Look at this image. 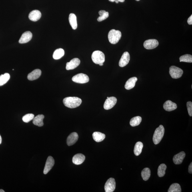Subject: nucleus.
<instances>
[{
    "mask_svg": "<svg viewBox=\"0 0 192 192\" xmlns=\"http://www.w3.org/2000/svg\"><path fill=\"white\" fill-rule=\"evenodd\" d=\"M63 103L66 107L69 108H75L81 104L82 100L77 97H68L64 99Z\"/></svg>",
    "mask_w": 192,
    "mask_h": 192,
    "instance_id": "f257e3e1",
    "label": "nucleus"
},
{
    "mask_svg": "<svg viewBox=\"0 0 192 192\" xmlns=\"http://www.w3.org/2000/svg\"><path fill=\"white\" fill-rule=\"evenodd\" d=\"M122 36L120 31L112 29L109 32L108 38L110 43L113 44H117L120 40Z\"/></svg>",
    "mask_w": 192,
    "mask_h": 192,
    "instance_id": "f03ea898",
    "label": "nucleus"
},
{
    "mask_svg": "<svg viewBox=\"0 0 192 192\" xmlns=\"http://www.w3.org/2000/svg\"><path fill=\"white\" fill-rule=\"evenodd\" d=\"M165 132V128L163 125H160L156 129L153 138V142L155 145H157L160 142L163 137Z\"/></svg>",
    "mask_w": 192,
    "mask_h": 192,
    "instance_id": "7ed1b4c3",
    "label": "nucleus"
},
{
    "mask_svg": "<svg viewBox=\"0 0 192 192\" xmlns=\"http://www.w3.org/2000/svg\"><path fill=\"white\" fill-rule=\"evenodd\" d=\"M91 59L94 63L98 65L103 63L105 61V56L102 52L100 51H94L91 55Z\"/></svg>",
    "mask_w": 192,
    "mask_h": 192,
    "instance_id": "20e7f679",
    "label": "nucleus"
},
{
    "mask_svg": "<svg viewBox=\"0 0 192 192\" xmlns=\"http://www.w3.org/2000/svg\"><path fill=\"white\" fill-rule=\"evenodd\" d=\"M183 73V70L175 66H171L170 67L169 74L173 79H178L181 78Z\"/></svg>",
    "mask_w": 192,
    "mask_h": 192,
    "instance_id": "39448f33",
    "label": "nucleus"
},
{
    "mask_svg": "<svg viewBox=\"0 0 192 192\" xmlns=\"http://www.w3.org/2000/svg\"><path fill=\"white\" fill-rule=\"evenodd\" d=\"M72 80L75 83L84 84L88 83L89 79L87 75L83 73H79L74 76Z\"/></svg>",
    "mask_w": 192,
    "mask_h": 192,
    "instance_id": "423d86ee",
    "label": "nucleus"
},
{
    "mask_svg": "<svg viewBox=\"0 0 192 192\" xmlns=\"http://www.w3.org/2000/svg\"><path fill=\"white\" fill-rule=\"evenodd\" d=\"M116 188L115 180L113 178H110L105 184L104 189L106 192H113Z\"/></svg>",
    "mask_w": 192,
    "mask_h": 192,
    "instance_id": "0eeeda50",
    "label": "nucleus"
},
{
    "mask_svg": "<svg viewBox=\"0 0 192 192\" xmlns=\"http://www.w3.org/2000/svg\"><path fill=\"white\" fill-rule=\"evenodd\" d=\"M158 45V41L156 39L148 40L145 41L143 43L144 47L147 50L155 49Z\"/></svg>",
    "mask_w": 192,
    "mask_h": 192,
    "instance_id": "6e6552de",
    "label": "nucleus"
},
{
    "mask_svg": "<svg viewBox=\"0 0 192 192\" xmlns=\"http://www.w3.org/2000/svg\"><path fill=\"white\" fill-rule=\"evenodd\" d=\"M117 99L115 97H109L106 100L104 104V109L106 110L110 109L114 107L117 104Z\"/></svg>",
    "mask_w": 192,
    "mask_h": 192,
    "instance_id": "1a4fd4ad",
    "label": "nucleus"
},
{
    "mask_svg": "<svg viewBox=\"0 0 192 192\" xmlns=\"http://www.w3.org/2000/svg\"><path fill=\"white\" fill-rule=\"evenodd\" d=\"M55 164V160L53 158L50 156L48 157L46 162L44 169L43 170V173L46 174L53 167Z\"/></svg>",
    "mask_w": 192,
    "mask_h": 192,
    "instance_id": "9d476101",
    "label": "nucleus"
},
{
    "mask_svg": "<svg viewBox=\"0 0 192 192\" xmlns=\"http://www.w3.org/2000/svg\"><path fill=\"white\" fill-rule=\"evenodd\" d=\"M81 61L80 59L78 58H75L66 64V69L67 70H72L75 69L78 66L80 65Z\"/></svg>",
    "mask_w": 192,
    "mask_h": 192,
    "instance_id": "9b49d317",
    "label": "nucleus"
},
{
    "mask_svg": "<svg viewBox=\"0 0 192 192\" xmlns=\"http://www.w3.org/2000/svg\"><path fill=\"white\" fill-rule=\"evenodd\" d=\"M130 60V55L127 52H125L123 54L120 59L119 66L120 67H123L126 66Z\"/></svg>",
    "mask_w": 192,
    "mask_h": 192,
    "instance_id": "f8f14e48",
    "label": "nucleus"
},
{
    "mask_svg": "<svg viewBox=\"0 0 192 192\" xmlns=\"http://www.w3.org/2000/svg\"><path fill=\"white\" fill-rule=\"evenodd\" d=\"M32 34L29 31H26L21 36L19 40L20 43H25L31 40L32 38Z\"/></svg>",
    "mask_w": 192,
    "mask_h": 192,
    "instance_id": "ddd939ff",
    "label": "nucleus"
},
{
    "mask_svg": "<svg viewBox=\"0 0 192 192\" xmlns=\"http://www.w3.org/2000/svg\"><path fill=\"white\" fill-rule=\"evenodd\" d=\"M41 17L40 11L38 10H35L32 11L29 14V18L30 20L33 21H37L39 20Z\"/></svg>",
    "mask_w": 192,
    "mask_h": 192,
    "instance_id": "4468645a",
    "label": "nucleus"
},
{
    "mask_svg": "<svg viewBox=\"0 0 192 192\" xmlns=\"http://www.w3.org/2000/svg\"><path fill=\"white\" fill-rule=\"evenodd\" d=\"M163 108L165 110L171 111L177 109V104L171 101H167L165 102L163 105Z\"/></svg>",
    "mask_w": 192,
    "mask_h": 192,
    "instance_id": "2eb2a0df",
    "label": "nucleus"
},
{
    "mask_svg": "<svg viewBox=\"0 0 192 192\" xmlns=\"http://www.w3.org/2000/svg\"><path fill=\"white\" fill-rule=\"evenodd\" d=\"M78 135L76 133H73L70 134L68 136L67 143L69 146H71L74 145L78 141Z\"/></svg>",
    "mask_w": 192,
    "mask_h": 192,
    "instance_id": "dca6fc26",
    "label": "nucleus"
},
{
    "mask_svg": "<svg viewBox=\"0 0 192 192\" xmlns=\"http://www.w3.org/2000/svg\"><path fill=\"white\" fill-rule=\"evenodd\" d=\"M85 156L83 154L79 153L74 155L72 158L73 163L75 165H79L83 163L85 161Z\"/></svg>",
    "mask_w": 192,
    "mask_h": 192,
    "instance_id": "f3484780",
    "label": "nucleus"
},
{
    "mask_svg": "<svg viewBox=\"0 0 192 192\" xmlns=\"http://www.w3.org/2000/svg\"><path fill=\"white\" fill-rule=\"evenodd\" d=\"M185 153L184 152H181L174 156L173 158V161L175 165H180L181 164L185 157Z\"/></svg>",
    "mask_w": 192,
    "mask_h": 192,
    "instance_id": "a211bd4d",
    "label": "nucleus"
},
{
    "mask_svg": "<svg viewBox=\"0 0 192 192\" xmlns=\"http://www.w3.org/2000/svg\"><path fill=\"white\" fill-rule=\"evenodd\" d=\"M41 71L39 69H36L28 74L27 78L30 81H34L37 79L40 76Z\"/></svg>",
    "mask_w": 192,
    "mask_h": 192,
    "instance_id": "6ab92c4d",
    "label": "nucleus"
},
{
    "mask_svg": "<svg viewBox=\"0 0 192 192\" xmlns=\"http://www.w3.org/2000/svg\"><path fill=\"white\" fill-rule=\"evenodd\" d=\"M137 81V77H133L128 79L125 85L126 89L130 90L133 88L135 87L136 82Z\"/></svg>",
    "mask_w": 192,
    "mask_h": 192,
    "instance_id": "aec40b11",
    "label": "nucleus"
},
{
    "mask_svg": "<svg viewBox=\"0 0 192 192\" xmlns=\"http://www.w3.org/2000/svg\"><path fill=\"white\" fill-rule=\"evenodd\" d=\"M44 117L43 115H39L34 117L33 119L34 124L39 127L43 126V120Z\"/></svg>",
    "mask_w": 192,
    "mask_h": 192,
    "instance_id": "412c9836",
    "label": "nucleus"
},
{
    "mask_svg": "<svg viewBox=\"0 0 192 192\" xmlns=\"http://www.w3.org/2000/svg\"><path fill=\"white\" fill-rule=\"evenodd\" d=\"M69 21L72 28L73 30L76 29L77 27V20L76 16L75 15V14L73 13L70 14Z\"/></svg>",
    "mask_w": 192,
    "mask_h": 192,
    "instance_id": "4be33fe9",
    "label": "nucleus"
},
{
    "mask_svg": "<svg viewBox=\"0 0 192 192\" xmlns=\"http://www.w3.org/2000/svg\"><path fill=\"white\" fill-rule=\"evenodd\" d=\"M93 139L97 142H99L104 140L105 138L104 134L99 132H95L93 134Z\"/></svg>",
    "mask_w": 192,
    "mask_h": 192,
    "instance_id": "5701e85b",
    "label": "nucleus"
},
{
    "mask_svg": "<svg viewBox=\"0 0 192 192\" xmlns=\"http://www.w3.org/2000/svg\"><path fill=\"white\" fill-rule=\"evenodd\" d=\"M143 148V144L141 142H138L135 144L134 153L136 156H139L142 152Z\"/></svg>",
    "mask_w": 192,
    "mask_h": 192,
    "instance_id": "b1692460",
    "label": "nucleus"
},
{
    "mask_svg": "<svg viewBox=\"0 0 192 192\" xmlns=\"http://www.w3.org/2000/svg\"><path fill=\"white\" fill-rule=\"evenodd\" d=\"M65 55V51L62 49L56 50L54 52L53 57L55 59H59L63 57Z\"/></svg>",
    "mask_w": 192,
    "mask_h": 192,
    "instance_id": "393cba45",
    "label": "nucleus"
},
{
    "mask_svg": "<svg viewBox=\"0 0 192 192\" xmlns=\"http://www.w3.org/2000/svg\"><path fill=\"white\" fill-rule=\"evenodd\" d=\"M141 176L144 181H147L149 179L151 176V171L149 168H146L142 170Z\"/></svg>",
    "mask_w": 192,
    "mask_h": 192,
    "instance_id": "a878e982",
    "label": "nucleus"
},
{
    "mask_svg": "<svg viewBox=\"0 0 192 192\" xmlns=\"http://www.w3.org/2000/svg\"><path fill=\"white\" fill-rule=\"evenodd\" d=\"M167 168L165 164H162L159 166L158 169V175L159 177H162L165 176Z\"/></svg>",
    "mask_w": 192,
    "mask_h": 192,
    "instance_id": "bb28decb",
    "label": "nucleus"
},
{
    "mask_svg": "<svg viewBox=\"0 0 192 192\" xmlns=\"http://www.w3.org/2000/svg\"><path fill=\"white\" fill-rule=\"evenodd\" d=\"M142 119V117L139 116L134 117L131 119L130 125L133 127L139 125L141 123Z\"/></svg>",
    "mask_w": 192,
    "mask_h": 192,
    "instance_id": "cd10ccee",
    "label": "nucleus"
},
{
    "mask_svg": "<svg viewBox=\"0 0 192 192\" xmlns=\"http://www.w3.org/2000/svg\"><path fill=\"white\" fill-rule=\"evenodd\" d=\"M168 192H181V186L179 184L174 183L170 186L168 190Z\"/></svg>",
    "mask_w": 192,
    "mask_h": 192,
    "instance_id": "c85d7f7f",
    "label": "nucleus"
},
{
    "mask_svg": "<svg viewBox=\"0 0 192 192\" xmlns=\"http://www.w3.org/2000/svg\"><path fill=\"white\" fill-rule=\"evenodd\" d=\"M10 78V75L9 73H5L0 76V86L5 85Z\"/></svg>",
    "mask_w": 192,
    "mask_h": 192,
    "instance_id": "c756f323",
    "label": "nucleus"
},
{
    "mask_svg": "<svg viewBox=\"0 0 192 192\" xmlns=\"http://www.w3.org/2000/svg\"><path fill=\"white\" fill-rule=\"evenodd\" d=\"M100 17L98 18V21L101 22L104 21L108 18L109 14L108 12L104 10H101L99 12Z\"/></svg>",
    "mask_w": 192,
    "mask_h": 192,
    "instance_id": "7c9ffc66",
    "label": "nucleus"
},
{
    "mask_svg": "<svg viewBox=\"0 0 192 192\" xmlns=\"http://www.w3.org/2000/svg\"><path fill=\"white\" fill-rule=\"evenodd\" d=\"M180 62H185L187 63L192 62V56L190 55L186 54L181 56L179 58Z\"/></svg>",
    "mask_w": 192,
    "mask_h": 192,
    "instance_id": "2f4dec72",
    "label": "nucleus"
},
{
    "mask_svg": "<svg viewBox=\"0 0 192 192\" xmlns=\"http://www.w3.org/2000/svg\"><path fill=\"white\" fill-rule=\"evenodd\" d=\"M34 117V115L32 114H28L24 116L23 117V121L25 123H29L33 120Z\"/></svg>",
    "mask_w": 192,
    "mask_h": 192,
    "instance_id": "473e14b6",
    "label": "nucleus"
},
{
    "mask_svg": "<svg viewBox=\"0 0 192 192\" xmlns=\"http://www.w3.org/2000/svg\"><path fill=\"white\" fill-rule=\"evenodd\" d=\"M188 112L190 117L192 116V103L191 101L187 102V104Z\"/></svg>",
    "mask_w": 192,
    "mask_h": 192,
    "instance_id": "72a5a7b5",
    "label": "nucleus"
},
{
    "mask_svg": "<svg viewBox=\"0 0 192 192\" xmlns=\"http://www.w3.org/2000/svg\"><path fill=\"white\" fill-rule=\"evenodd\" d=\"M187 23L189 25H191L192 24V15H191L190 17L188 19Z\"/></svg>",
    "mask_w": 192,
    "mask_h": 192,
    "instance_id": "f704fd0d",
    "label": "nucleus"
},
{
    "mask_svg": "<svg viewBox=\"0 0 192 192\" xmlns=\"http://www.w3.org/2000/svg\"><path fill=\"white\" fill-rule=\"evenodd\" d=\"M188 171L189 172L190 174H192V163H191L190 164L188 168Z\"/></svg>",
    "mask_w": 192,
    "mask_h": 192,
    "instance_id": "c9c22d12",
    "label": "nucleus"
},
{
    "mask_svg": "<svg viewBox=\"0 0 192 192\" xmlns=\"http://www.w3.org/2000/svg\"><path fill=\"white\" fill-rule=\"evenodd\" d=\"M125 1V0H118V2H123Z\"/></svg>",
    "mask_w": 192,
    "mask_h": 192,
    "instance_id": "e433bc0d",
    "label": "nucleus"
},
{
    "mask_svg": "<svg viewBox=\"0 0 192 192\" xmlns=\"http://www.w3.org/2000/svg\"><path fill=\"white\" fill-rule=\"evenodd\" d=\"M2 142V137L1 136V135H0V145H1V144Z\"/></svg>",
    "mask_w": 192,
    "mask_h": 192,
    "instance_id": "4c0bfd02",
    "label": "nucleus"
},
{
    "mask_svg": "<svg viewBox=\"0 0 192 192\" xmlns=\"http://www.w3.org/2000/svg\"><path fill=\"white\" fill-rule=\"evenodd\" d=\"M114 1L116 3H118L119 2H118V0H114Z\"/></svg>",
    "mask_w": 192,
    "mask_h": 192,
    "instance_id": "58836bf2",
    "label": "nucleus"
},
{
    "mask_svg": "<svg viewBox=\"0 0 192 192\" xmlns=\"http://www.w3.org/2000/svg\"><path fill=\"white\" fill-rule=\"evenodd\" d=\"M0 192H5V191L3 189H0Z\"/></svg>",
    "mask_w": 192,
    "mask_h": 192,
    "instance_id": "ea45409f",
    "label": "nucleus"
},
{
    "mask_svg": "<svg viewBox=\"0 0 192 192\" xmlns=\"http://www.w3.org/2000/svg\"><path fill=\"white\" fill-rule=\"evenodd\" d=\"M100 66H103V63H101L99 64Z\"/></svg>",
    "mask_w": 192,
    "mask_h": 192,
    "instance_id": "a19ab883",
    "label": "nucleus"
},
{
    "mask_svg": "<svg viewBox=\"0 0 192 192\" xmlns=\"http://www.w3.org/2000/svg\"><path fill=\"white\" fill-rule=\"evenodd\" d=\"M136 1H139L140 0H136Z\"/></svg>",
    "mask_w": 192,
    "mask_h": 192,
    "instance_id": "79ce46f5",
    "label": "nucleus"
}]
</instances>
